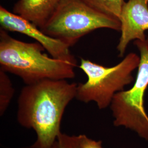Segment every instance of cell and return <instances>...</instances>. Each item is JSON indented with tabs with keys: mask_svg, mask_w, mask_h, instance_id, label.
<instances>
[{
	"mask_svg": "<svg viewBox=\"0 0 148 148\" xmlns=\"http://www.w3.org/2000/svg\"><path fill=\"white\" fill-rule=\"evenodd\" d=\"M77 84L67 79H45L21 89L18 99L17 121L32 129L36 139L32 148H53L60 131L65 110L76 98Z\"/></svg>",
	"mask_w": 148,
	"mask_h": 148,
	"instance_id": "obj_1",
	"label": "cell"
},
{
	"mask_svg": "<svg viewBox=\"0 0 148 148\" xmlns=\"http://www.w3.org/2000/svg\"><path fill=\"white\" fill-rule=\"evenodd\" d=\"M45 50L39 43L21 41L0 29V69L18 76L25 85L75 77L76 65L49 57Z\"/></svg>",
	"mask_w": 148,
	"mask_h": 148,
	"instance_id": "obj_2",
	"label": "cell"
},
{
	"mask_svg": "<svg viewBox=\"0 0 148 148\" xmlns=\"http://www.w3.org/2000/svg\"><path fill=\"white\" fill-rule=\"evenodd\" d=\"M101 28L120 31V21L87 4L83 0H62L46 24L41 29L69 47L86 35Z\"/></svg>",
	"mask_w": 148,
	"mask_h": 148,
	"instance_id": "obj_3",
	"label": "cell"
},
{
	"mask_svg": "<svg viewBox=\"0 0 148 148\" xmlns=\"http://www.w3.org/2000/svg\"><path fill=\"white\" fill-rule=\"evenodd\" d=\"M140 58L131 53L120 63L112 67H106L81 58L79 69L87 76V81L77 87L76 99L88 103L94 101L99 109L110 106L115 95L133 81L132 72L138 67Z\"/></svg>",
	"mask_w": 148,
	"mask_h": 148,
	"instance_id": "obj_4",
	"label": "cell"
},
{
	"mask_svg": "<svg viewBox=\"0 0 148 148\" xmlns=\"http://www.w3.org/2000/svg\"><path fill=\"white\" fill-rule=\"evenodd\" d=\"M140 52V62L134 85L114 96L110 104L114 125L135 131L148 140V115L144 108V95L148 87V38L134 43Z\"/></svg>",
	"mask_w": 148,
	"mask_h": 148,
	"instance_id": "obj_5",
	"label": "cell"
},
{
	"mask_svg": "<svg viewBox=\"0 0 148 148\" xmlns=\"http://www.w3.org/2000/svg\"><path fill=\"white\" fill-rule=\"evenodd\" d=\"M0 25L6 32H17L34 39L54 58L69 61L77 65L76 59L67 45L46 35L32 22L10 12L2 5L0 7Z\"/></svg>",
	"mask_w": 148,
	"mask_h": 148,
	"instance_id": "obj_6",
	"label": "cell"
},
{
	"mask_svg": "<svg viewBox=\"0 0 148 148\" xmlns=\"http://www.w3.org/2000/svg\"><path fill=\"white\" fill-rule=\"evenodd\" d=\"M119 21L121 32L117 49L119 57L125 53L131 41H145L144 32L148 30V0H128L122 8Z\"/></svg>",
	"mask_w": 148,
	"mask_h": 148,
	"instance_id": "obj_7",
	"label": "cell"
},
{
	"mask_svg": "<svg viewBox=\"0 0 148 148\" xmlns=\"http://www.w3.org/2000/svg\"><path fill=\"white\" fill-rule=\"evenodd\" d=\"M62 0H19L13 13L41 29L57 10Z\"/></svg>",
	"mask_w": 148,
	"mask_h": 148,
	"instance_id": "obj_8",
	"label": "cell"
},
{
	"mask_svg": "<svg viewBox=\"0 0 148 148\" xmlns=\"http://www.w3.org/2000/svg\"><path fill=\"white\" fill-rule=\"evenodd\" d=\"M15 90L5 71L0 69V116L7 110L14 95Z\"/></svg>",
	"mask_w": 148,
	"mask_h": 148,
	"instance_id": "obj_9",
	"label": "cell"
},
{
	"mask_svg": "<svg viewBox=\"0 0 148 148\" xmlns=\"http://www.w3.org/2000/svg\"><path fill=\"white\" fill-rule=\"evenodd\" d=\"M87 4L106 15L119 20L124 0H83Z\"/></svg>",
	"mask_w": 148,
	"mask_h": 148,
	"instance_id": "obj_10",
	"label": "cell"
},
{
	"mask_svg": "<svg viewBox=\"0 0 148 148\" xmlns=\"http://www.w3.org/2000/svg\"><path fill=\"white\" fill-rule=\"evenodd\" d=\"M53 148H78L77 136L60 133L53 145Z\"/></svg>",
	"mask_w": 148,
	"mask_h": 148,
	"instance_id": "obj_11",
	"label": "cell"
},
{
	"mask_svg": "<svg viewBox=\"0 0 148 148\" xmlns=\"http://www.w3.org/2000/svg\"><path fill=\"white\" fill-rule=\"evenodd\" d=\"M78 148H103L101 141H96L85 134L77 136Z\"/></svg>",
	"mask_w": 148,
	"mask_h": 148,
	"instance_id": "obj_12",
	"label": "cell"
}]
</instances>
